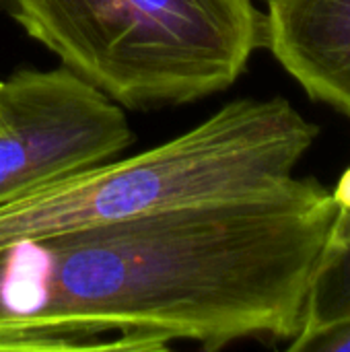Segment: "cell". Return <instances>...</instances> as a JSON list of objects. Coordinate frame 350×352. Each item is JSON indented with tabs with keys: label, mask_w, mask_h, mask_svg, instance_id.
I'll list each match as a JSON object with an SVG mask.
<instances>
[{
	"label": "cell",
	"mask_w": 350,
	"mask_h": 352,
	"mask_svg": "<svg viewBox=\"0 0 350 352\" xmlns=\"http://www.w3.org/2000/svg\"><path fill=\"white\" fill-rule=\"evenodd\" d=\"M334 214L316 177L0 248V352L293 342Z\"/></svg>",
	"instance_id": "1"
},
{
	"label": "cell",
	"mask_w": 350,
	"mask_h": 352,
	"mask_svg": "<svg viewBox=\"0 0 350 352\" xmlns=\"http://www.w3.org/2000/svg\"><path fill=\"white\" fill-rule=\"evenodd\" d=\"M320 128L285 97L235 99L192 130L0 204V248L293 175Z\"/></svg>",
	"instance_id": "2"
},
{
	"label": "cell",
	"mask_w": 350,
	"mask_h": 352,
	"mask_svg": "<svg viewBox=\"0 0 350 352\" xmlns=\"http://www.w3.org/2000/svg\"><path fill=\"white\" fill-rule=\"evenodd\" d=\"M62 66L130 109L229 89L264 47L254 0H0Z\"/></svg>",
	"instance_id": "3"
},
{
	"label": "cell",
	"mask_w": 350,
	"mask_h": 352,
	"mask_svg": "<svg viewBox=\"0 0 350 352\" xmlns=\"http://www.w3.org/2000/svg\"><path fill=\"white\" fill-rule=\"evenodd\" d=\"M134 140L122 105L70 72L0 82V204L120 157Z\"/></svg>",
	"instance_id": "4"
},
{
	"label": "cell",
	"mask_w": 350,
	"mask_h": 352,
	"mask_svg": "<svg viewBox=\"0 0 350 352\" xmlns=\"http://www.w3.org/2000/svg\"><path fill=\"white\" fill-rule=\"evenodd\" d=\"M264 47L311 99L350 118V0H266Z\"/></svg>",
	"instance_id": "5"
},
{
	"label": "cell",
	"mask_w": 350,
	"mask_h": 352,
	"mask_svg": "<svg viewBox=\"0 0 350 352\" xmlns=\"http://www.w3.org/2000/svg\"><path fill=\"white\" fill-rule=\"evenodd\" d=\"M332 202L334 214L311 278L303 326L287 344L293 352L309 338L350 322V167L332 190Z\"/></svg>",
	"instance_id": "6"
},
{
	"label": "cell",
	"mask_w": 350,
	"mask_h": 352,
	"mask_svg": "<svg viewBox=\"0 0 350 352\" xmlns=\"http://www.w3.org/2000/svg\"><path fill=\"white\" fill-rule=\"evenodd\" d=\"M297 352H350V322L309 338Z\"/></svg>",
	"instance_id": "7"
}]
</instances>
